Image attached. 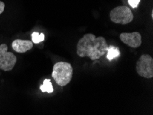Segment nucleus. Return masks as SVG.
I'll list each match as a JSON object with an SVG mask.
<instances>
[{
  "label": "nucleus",
  "instance_id": "nucleus-1",
  "mask_svg": "<svg viewBox=\"0 0 153 115\" xmlns=\"http://www.w3.org/2000/svg\"><path fill=\"white\" fill-rule=\"evenodd\" d=\"M108 47L104 37H96L94 34H85L78 41L77 55L80 57H88L95 61L105 55Z\"/></svg>",
  "mask_w": 153,
  "mask_h": 115
},
{
  "label": "nucleus",
  "instance_id": "nucleus-2",
  "mask_svg": "<svg viewBox=\"0 0 153 115\" xmlns=\"http://www.w3.org/2000/svg\"><path fill=\"white\" fill-rule=\"evenodd\" d=\"M52 76L59 86H67L70 83L73 77V68L71 63L64 62L56 63L53 67Z\"/></svg>",
  "mask_w": 153,
  "mask_h": 115
},
{
  "label": "nucleus",
  "instance_id": "nucleus-3",
  "mask_svg": "<svg viewBox=\"0 0 153 115\" xmlns=\"http://www.w3.org/2000/svg\"><path fill=\"white\" fill-rule=\"evenodd\" d=\"M134 15L131 9L126 6L115 7L110 12L111 22L118 24L126 25L133 22Z\"/></svg>",
  "mask_w": 153,
  "mask_h": 115
},
{
  "label": "nucleus",
  "instance_id": "nucleus-4",
  "mask_svg": "<svg viewBox=\"0 0 153 115\" xmlns=\"http://www.w3.org/2000/svg\"><path fill=\"white\" fill-rule=\"evenodd\" d=\"M136 71L140 76L146 79L153 77V59L151 56L144 54L139 58L136 63Z\"/></svg>",
  "mask_w": 153,
  "mask_h": 115
},
{
  "label": "nucleus",
  "instance_id": "nucleus-5",
  "mask_svg": "<svg viewBox=\"0 0 153 115\" xmlns=\"http://www.w3.org/2000/svg\"><path fill=\"white\" fill-rule=\"evenodd\" d=\"M17 58L13 53L8 52V46L5 44L0 45V69L4 71L12 70L16 63Z\"/></svg>",
  "mask_w": 153,
  "mask_h": 115
},
{
  "label": "nucleus",
  "instance_id": "nucleus-6",
  "mask_svg": "<svg viewBox=\"0 0 153 115\" xmlns=\"http://www.w3.org/2000/svg\"><path fill=\"white\" fill-rule=\"evenodd\" d=\"M120 40L131 48H138L141 45L142 39L139 32H122L120 35Z\"/></svg>",
  "mask_w": 153,
  "mask_h": 115
},
{
  "label": "nucleus",
  "instance_id": "nucleus-7",
  "mask_svg": "<svg viewBox=\"0 0 153 115\" xmlns=\"http://www.w3.org/2000/svg\"><path fill=\"white\" fill-rule=\"evenodd\" d=\"M33 47L32 41L22 39H15L12 43V48L15 52L19 53H24L31 50Z\"/></svg>",
  "mask_w": 153,
  "mask_h": 115
},
{
  "label": "nucleus",
  "instance_id": "nucleus-8",
  "mask_svg": "<svg viewBox=\"0 0 153 115\" xmlns=\"http://www.w3.org/2000/svg\"><path fill=\"white\" fill-rule=\"evenodd\" d=\"M107 55H106V57L108 60H113V59L117 58L120 56V52L119 48H117V47L113 46H110L108 47L107 51Z\"/></svg>",
  "mask_w": 153,
  "mask_h": 115
},
{
  "label": "nucleus",
  "instance_id": "nucleus-9",
  "mask_svg": "<svg viewBox=\"0 0 153 115\" xmlns=\"http://www.w3.org/2000/svg\"><path fill=\"white\" fill-rule=\"evenodd\" d=\"M40 90L43 92H48V93H52L54 91L52 83L50 81V79H45L43 81V84L40 87Z\"/></svg>",
  "mask_w": 153,
  "mask_h": 115
},
{
  "label": "nucleus",
  "instance_id": "nucleus-10",
  "mask_svg": "<svg viewBox=\"0 0 153 115\" xmlns=\"http://www.w3.org/2000/svg\"><path fill=\"white\" fill-rule=\"evenodd\" d=\"M45 39V35L43 33H40L34 32L32 34V41L34 44H39L40 42L44 41Z\"/></svg>",
  "mask_w": 153,
  "mask_h": 115
},
{
  "label": "nucleus",
  "instance_id": "nucleus-11",
  "mask_svg": "<svg viewBox=\"0 0 153 115\" xmlns=\"http://www.w3.org/2000/svg\"><path fill=\"white\" fill-rule=\"evenodd\" d=\"M140 0H128V4L132 8H136L139 6Z\"/></svg>",
  "mask_w": 153,
  "mask_h": 115
},
{
  "label": "nucleus",
  "instance_id": "nucleus-12",
  "mask_svg": "<svg viewBox=\"0 0 153 115\" xmlns=\"http://www.w3.org/2000/svg\"><path fill=\"white\" fill-rule=\"evenodd\" d=\"M4 9H5V4L3 2L0 1V15L4 11Z\"/></svg>",
  "mask_w": 153,
  "mask_h": 115
},
{
  "label": "nucleus",
  "instance_id": "nucleus-13",
  "mask_svg": "<svg viewBox=\"0 0 153 115\" xmlns=\"http://www.w3.org/2000/svg\"><path fill=\"white\" fill-rule=\"evenodd\" d=\"M151 17L152 19L153 18V11H152V12H151Z\"/></svg>",
  "mask_w": 153,
  "mask_h": 115
}]
</instances>
